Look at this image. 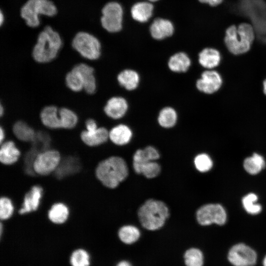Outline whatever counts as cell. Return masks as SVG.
<instances>
[{"label": "cell", "instance_id": "6da1fadb", "mask_svg": "<svg viewBox=\"0 0 266 266\" xmlns=\"http://www.w3.org/2000/svg\"><path fill=\"white\" fill-rule=\"evenodd\" d=\"M37 28L40 32L32 49V57L38 63H50L59 55L64 46L63 40L49 25Z\"/></svg>", "mask_w": 266, "mask_h": 266}, {"label": "cell", "instance_id": "f546056e", "mask_svg": "<svg viewBox=\"0 0 266 266\" xmlns=\"http://www.w3.org/2000/svg\"><path fill=\"white\" fill-rule=\"evenodd\" d=\"M243 166L247 172L251 174H256L265 166L263 157L257 153L248 157L244 161Z\"/></svg>", "mask_w": 266, "mask_h": 266}, {"label": "cell", "instance_id": "2e32d148", "mask_svg": "<svg viewBox=\"0 0 266 266\" xmlns=\"http://www.w3.org/2000/svg\"><path fill=\"white\" fill-rule=\"evenodd\" d=\"M59 109L55 105H47L43 108L40 113V119L42 124L50 129H61Z\"/></svg>", "mask_w": 266, "mask_h": 266}, {"label": "cell", "instance_id": "f6af8a7d", "mask_svg": "<svg viewBox=\"0 0 266 266\" xmlns=\"http://www.w3.org/2000/svg\"><path fill=\"white\" fill-rule=\"evenodd\" d=\"M148 0L152 1H154L158 0Z\"/></svg>", "mask_w": 266, "mask_h": 266}, {"label": "cell", "instance_id": "e575fe53", "mask_svg": "<svg viewBox=\"0 0 266 266\" xmlns=\"http://www.w3.org/2000/svg\"><path fill=\"white\" fill-rule=\"evenodd\" d=\"M15 212L13 201L8 197L1 196L0 198V219L5 221L10 219Z\"/></svg>", "mask_w": 266, "mask_h": 266}, {"label": "cell", "instance_id": "cb8c5ba5", "mask_svg": "<svg viewBox=\"0 0 266 266\" xmlns=\"http://www.w3.org/2000/svg\"><path fill=\"white\" fill-rule=\"evenodd\" d=\"M159 158L160 154L158 150L152 146H148L142 149H138L133 156L134 170L146 163L154 161Z\"/></svg>", "mask_w": 266, "mask_h": 266}, {"label": "cell", "instance_id": "3957f363", "mask_svg": "<svg viewBox=\"0 0 266 266\" xmlns=\"http://www.w3.org/2000/svg\"><path fill=\"white\" fill-rule=\"evenodd\" d=\"M256 33L253 26L248 23H241L237 26L231 25L225 32V45L233 54H244L250 49Z\"/></svg>", "mask_w": 266, "mask_h": 266}, {"label": "cell", "instance_id": "9c48e42d", "mask_svg": "<svg viewBox=\"0 0 266 266\" xmlns=\"http://www.w3.org/2000/svg\"><path fill=\"white\" fill-rule=\"evenodd\" d=\"M227 258L233 266H254L257 262V255L251 247L239 243L230 248Z\"/></svg>", "mask_w": 266, "mask_h": 266}, {"label": "cell", "instance_id": "5bb4252c", "mask_svg": "<svg viewBox=\"0 0 266 266\" xmlns=\"http://www.w3.org/2000/svg\"><path fill=\"white\" fill-rule=\"evenodd\" d=\"M81 142L90 147H95L105 143L109 139V131L104 127L88 131L84 130L80 134Z\"/></svg>", "mask_w": 266, "mask_h": 266}, {"label": "cell", "instance_id": "277c9868", "mask_svg": "<svg viewBox=\"0 0 266 266\" xmlns=\"http://www.w3.org/2000/svg\"><path fill=\"white\" fill-rule=\"evenodd\" d=\"M138 217L141 225L145 229L155 231L162 228L168 218V208L163 201L149 199L138 210Z\"/></svg>", "mask_w": 266, "mask_h": 266}, {"label": "cell", "instance_id": "ac0fdd59", "mask_svg": "<svg viewBox=\"0 0 266 266\" xmlns=\"http://www.w3.org/2000/svg\"><path fill=\"white\" fill-rule=\"evenodd\" d=\"M152 36L156 39H163L171 36L173 33L172 24L168 20L162 18L155 19L150 26Z\"/></svg>", "mask_w": 266, "mask_h": 266}, {"label": "cell", "instance_id": "4fadbf2b", "mask_svg": "<svg viewBox=\"0 0 266 266\" xmlns=\"http://www.w3.org/2000/svg\"><path fill=\"white\" fill-rule=\"evenodd\" d=\"M127 100L121 96L110 98L104 106L105 114L113 119H119L123 117L128 110Z\"/></svg>", "mask_w": 266, "mask_h": 266}, {"label": "cell", "instance_id": "836d02e7", "mask_svg": "<svg viewBox=\"0 0 266 266\" xmlns=\"http://www.w3.org/2000/svg\"><path fill=\"white\" fill-rule=\"evenodd\" d=\"M138 174H142L148 178L157 176L161 172V166L157 162L150 161L146 163L134 170Z\"/></svg>", "mask_w": 266, "mask_h": 266}, {"label": "cell", "instance_id": "7c38bea8", "mask_svg": "<svg viewBox=\"0 0 266 266\" xmlns=\"http://www.w3.org/2000/svg\"><path fill=\"white\" fill-rule=\"evenodd\" d=\"M222 83L221 76L217 71L207 69L201 73L196 85L200 92L206 94H212L220 89Z\"/></svg>", "mask_w": 266, "mask_h": 266}, {"label": "cell", "instance_id": "8d00e7d4", "mask_svg": "<svg viewBox=\"0 0 266 266\" xmlns=\"http://www.w3.org/2000/svg\"><path fill=\"white\" fill-rule=\"evenodd\" d=\"M194 163L196 168L202 172L209 170L213 165L210 157L206 154H200L195 158Z\"/></svg>", "mask_w": 266, "mask_h": 266}, {"label": "cell", "instance_id": "9a60e30c", "mask_svg": "<svg viewBox=\"0 0 266 266\" xmlns=\"http://www.w3.org/2000/svg\"><path fill=\"white\" fill-rule=\"evenodd\" d=\"M21 155V150L14 141L6 140L0 144V164L4 165H13L19 161Z\"/></svg>", "mask_w": 266, "mask_h": 266}, {"label": "cell", "instance_id": "60d3db41", "mask_svg": "<svg viewBox=\"0 0 266 266\" xmlns=\"http://www.w3.org/2000/svg\"><path fill=\"white\" fill-rule=\"evenodd\" d=\"M116 266H132L131 264L128 261H122L118 263Z\"/></svg>", "mask_w": 266, "mask_h": 266}, {"label": "cell", "instance_id": "44dd1931", "mask_svg": "<svg viewBox=\"0 0 266 266\" xmlns=\"http://www.w3.org/2000/svg\"><path fill=\"white\" fill-rule=\"evenodd\" d=\"M12 132L19 141L26 143H33L35 139L36 133L26 122L18 121L12 127Z\"/></svg>", "mask_w": 266, "mask_h": 266}, {"label": "cell", "instance_id": "52a82bcc", "mask_svg": "<svg viewBox=\"0 0 266 266\" xmlns=\"http://www.w3.org/2000/svg\"><path fill=\"white\" fill-rule=\"evenodd\" d=\"M61 160L60 152L56 149L50 148L39 152L33 164L35 173L39 176L52 174L58 167Z\"/></svg>", "mask_w": 266, "mask_h": 266}, {"label": "cell", "instance_id": "d6a6232c", "mask_svg": "<svg viewBox=\"0 0 266 266\" xmlns=\"http://www.w3.org/2000/svg\"><path fill=\"white\" fill-rule=\"evenodd\" d=\"M69 262L71 266H89L90 265V255L84 249H77L72 252Z\"/></svg>", "mask_w": 266, "mask_h": 266}, {"label": "cell", "instance_id": "7bdbcfd3", "mask_svg": "<svg viewBox=\"0 0 266 266\" xmlns=\"http://www.w3.org/2000/svg\"><path fill=\"white\" fill-rule=\"evenodd\" d=\"M4 107L2 106V105L1 104L0 107V114L1 116H2L3 114H4Z\"/></svg>", "mask_w": 266, "mask_h": 266}, {"label": "cell", "instance_id": "8992f818", "mask_svg": "<svg viewBox=\"0 0 266 266\" xmlns=\"http://www.w3.org/2000/svg\"><path fill=\"white\" fill-rule=\"evenodd\" d=\"M71 46L82 58L90 61L98 60L101 54L100 40L89 32H77L71 40Z\"/></svg>", "mask_w": 266, "mask_h": 266}, {"label": "cell", "instance_id": "d6986e66", "mask_svg": "<svg viewBox=\"0 0 266 266\" xmlns=\"http://www.w3.org/2000/svg\"><path fill=\"white\" fill-rule=\"evenodd\" d=\"M132 136L131 129L124 124L115 126L109 131V139L117 145H124L128 143Z\"/></svg>", "mask_w": 266, "mask_h": 266}, {"label": "cell", "instance_id": "7a4b0ae2", "mask_svg": "<svg viewBox=\"0 0 266 266\" xmlns=\"http://www.w3.org/2000/svg\"><path fill=\"white\" fill-rule=\"evenodd\" d=\"M95 175L105 187L114 189L128 176V168L125 160L118 156H111L97 165Z\"/></svg>", "mask_w": 266, "mask_h": 266}, {"label": "cell", "instance_id": "ee69618b", "mask_svg": "<svg viewBox=\"0 0 266 266\" xmlns=\"http://www.w3.org/2000/svg\"><path fill=\"white\" fill-rule=\"evenodd\" d=\"M263 266H266V255L264 257L263 261Z\"/></svg>", "mask_w": 266, "mask_h": 266}, {"label": "cell", "instance_id": "4316f807", "mask_svg": "<svg viewBox=\"0 0 266 266\" xmlns=\"http://www.w3.org/2000/svg\"><path fill=\"white\" fill-rule=\"evenodd\" d=\"M178 115L176 111L172 107L166 106L159 112L158 122L159 125L166 129L173 127L176 124Z\"/></svg>", "mask_w": 266, "mask_h": 266}, {"label": "cell", "instance_id": "5b68a950", "mask_svg": "<svg viewBox=\"0 0 266 266\" xmlns=\"http://www.w3.org/2000/svg\"><path fill=\"white\" fill-rule=\"evenodd\" d=\"M58 9L51 0H27L20 8V16L26 25L36 28L40 25V17H53Z\"/></svg>", "mask_w": 266, "mask_h": 266}, {"label": "cell", "instance_id": "30bf717a", "mask_svg": "<svg viewBox=\"0 0 266 266\" xmlns=\"http://www.w3.org/2000/svg\"><path fill=\"white\" fill-rule=\"evenodd\" d=\"M198 223L202 226L214 223L224 225L227 220V214L223 207L219 204H207L200 207L197 212Z\"/></svg>", "mask_w": 266, "mask_h": 266}, {"label": "cell", "instance_id": "603a6c76", "mask_svg": "<svg viewBox=\"0 0 266 266\" xmlns=\"http://www.w3.org/2000/svg\"><path fill=\"white\" fill-rule=\"evenodd\" d=\"M117 80L119 85L128 91L136 89L140 82V76L137 71L132 69H125L119 73Z\"/></svg>", "mask_w": 266, "mask_h": 266}, {"label": "cell", "instance_id": "484cf974", "mask_svg": "<svg viewBox=\"0 0 266 266\" xmlns=\"http://www.w3.org/2000/svg\"><path fill=\"white\" fill-rule=\"evenodd\" d=\"M153 5L147 2H140L134 4L131 9L133 18L140 22H145L151 17Z\"/></svg>", "mask_w": 266, "mask_h": 266}, {"label": "cell", "instance_id": "4dcf8cb0", "mask_svg": "<svg viewBox=\"0 0 266 266\" xmlns=\"http://www.w3.org/2000/svg\"><path fill=\"white\" fill-rule=\"evenodd\" d=\"M118 236L123 243L131 244L138 239L140 236V232L134 226L131 225L124 226L119 229Z\"/></svg>", "mask_w": 266, "mask_h": 266}, {"label": "cell", "instance_id": "ba28073f", "mask_svg": "<svg viewBox=\"0 0 266 266\" xmlns=\"http://www.w3.org/2000/svg\"><path fill=\"white\" fill-rule=\"evenodd\" d=\"M122 18V8L116 1L106 2L101 9L100 24L108 33H114L121 30Z\"/></svg>", "mask_w": 266, "mask_h": 266}, {"label": "cell", "instance_id": "f1b7e54d", "mask_svg": "<svg viewBox=\"0 0 266 266\" xmlns=\"http://www.w3.org/2000/svg\"><path fill=\"white\" fill-rule=\"evenodd\" d=\"M61 128L64 129H72L75 127L78 118L77 114L72 110L62 107L59 109Z\"/></svg>", "mask_w": 266, "mask_h": 266}, {"label": "cell", "instance_id": "8fae6325", "mask_svg": "<svg viewBox=\"0 0 266 266\" xmlns=\"http://www.w3.org/2000/svg\"><path fill=\"white\" fill-rule=\"evenodd\" d=\"M43 189L39 184L33 185L26 193L21 204L15 208V212L23 215L36 211L40 204Z\"/></svg>", "mask_w": 266, "mask_h": 266}, {"label": "cell", "instance_id": "f35d334b", "mask_svg": "<svg viewBox=\"0 0 266 266\" xmlns=\"http://www.w3.org/2000/svg\"><path fill=\"white\" fill-rule=\"evenodd\" d=\"M200 2L207 3L211 6L220 4L224 0H199Z\"/></svg>", "mask_w": 266, "mask_h": 266}, {"label": "cell", "instance_id": "b9f144b4", "mask_svg": "<svg viewBox=\"0 0 266 266\" xmlns=\"http://www.w3.org/2000/svg\"><path fill=\"white\" fill-rule=\"evenodd\" d=\"M263 91L264 94L266 95V79L264 81L263 83Z\"/></svg>", "mask_w": 266, "mask_h": 266}, {"label": "cell", "instance_id": "d4e9b609", "mask_svg": "<svg viewBox=\"0 0 266 266\" xmlns=\"http://www.w3.org/2000/svg\"><path fill=\"white\" fill-rule=\"evenodd\" d=\"M191 61L189 57L184 52H180L172 55L167 62L169 69L176 73L186 72L190 68Z\"/></svg>", "mask_w": 266, "mask_h": 266}, {"label": "cell", "instance_id": "74e56055", "mask_svg": "<svg viewBox=\"0 0 266 266\" xmlns=\"http://www.w3.org/2000/svg\"><path fill=\"white\" fill-rule=\"evenodd\" d=\"M86 130L91 131L97 129L98 127L97 123L93 119H88L85 122Z\"/></svg>", "mask_w": 266, "mask_h": 266}, {"label": "cell", "instance_id": "1f68e13d", "mask_svg": "<svg viewBox=\"0 0 266 266\" xmlns=\"http://www.w3.org/2000/svg\"><path fill=\"white\" fill-rule=\"evenodd\" d=\"M186 266H203V255L199 249L192 248L187 250L184 256Z\"/></svg>", "mask_w": 266, "mask_h": 266}, {"label": "cell", "instance_id": "83f0119b", "mask_svg": "<svg viewBox=\"0 0 266 266\" xmlns=\"http://www.w3.org/2000/svg\"><path fill=\"white\" fill-rule=\"evenodd\" d=\"M65 83L71 91L75 92H80L84 88L82 76L75 66L66 74Z\"/></svg>", "mask_w": 266, "mask_h": 266}, {"label": "cell", "instance_id": "7402d4cb", "mask_svg": "<svg viewBox=\"0 0 266 266\" xmlns=\"http://www.w3.org/2000/svg\"><path fill=\"white\" fill-rule=\"evenodd\" d=\"M47 217L53 223L61 225L65 223L68 218L69 209L64 203L58 202L53 203L47 211Z\"/></svg>", "mask_w": 266, "mask_h": 266}, {"label": "cell", "instance_id": "d590c367", "mask_svg": "<svg viewBox=\"0 0 266 266\" xmlns=\"http://www.w3.org/2000/svg\"><path fill=\"white\" fill-rule=\"evenodd\" d=\"M258 197L254 193H250L243 198L242 204L247 212L254 215L261 211V205L256 203Z\"/></svg>", "mask_w": 266, "mask_h": 266}, {"label": "cell", "instance_id": "ab89813d", "mask_svg": "<svg viewBox=\"0 0 266 266\" xmlns=\"http://www.w3.org/2000/svg\"><path fill=\"white\" fill-rule=\"evenodd\" d=\"M5 138V133L4 130L2 128V127H0V143L1 144L3 141H4V139Z\"/></svg>", "mask_w": 266, "mask_h": 266}, {"label": "cell", "instance_id": "e0dca14e", "mask_svg": "<svg viewBox=\"0 0 266 266\" xmlns=\"http://www.w3.org/2000/svg\"><path fill=\"white\" fill-rule=\"evenodd\" d=\"M74 66L80 71L82 76L84 82L83 90L88 94H94L97 90V81L93 67L82 63Z\"/></svg>", "mask_w": 266, "mask_h": 266}, {"label": "cell", "instance_id": "ffe728a7", "mask_svg": "<svg viewBox=\"0 0 266 266\" xmlns=\"http://www.w3.org/2000/svg\"><path fill=\"white\" fill-rule=\"evenodd\" d=\"M221 56L220 52L213 48H205L199 54V63L203 67L212 69L220 63Z\"/></svg>", "mask_w": 266, "mask_h": 266}]
</instances>
